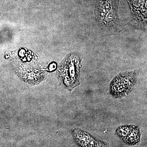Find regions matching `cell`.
<instances>
[{
	"label": "cell",
	"mask_w": 147,
	"mask_h": 147,
	"mask_svg": "<svg viewBox=\"0 0 147 147\" xmlns=\"http://www.w3.org/2000/svg\"><path fill=\"white\" fill-rule=\"evenodd\" d=\"M81 55L77 53L67 55L59 65L57 76L65 89L71 91L80 84Z\"/></svg>",
	"instance_id": "6da1fadb"
},
{
	"label": "cell",
	"mask_w": 147,
	"mask_h": 147,
	"mask_svg": "<svg viewBox=\"0 0 147 147\" xmlns=\"http://www.w3.org/2000/svg\"><path fill=\"white\" fill-rule=\"evenodd\" d=\"M139 70L121 72L112 80L110 85V94L116 98L127 95L137 84Z\"/></svg>",
	"instance_id": "7a4b0ae2"
},
{
	"label": "cell",
	"mask_w": 147,
	"mask_h": 147,
	"mask_svg": "<svg viewBox=\"0 0 147 147\" xmlns=\"http://www.w3.org/2000/svg\"><path fill=\"white\" fill-rule=\"evenodd\" d=\"M119 3V0H96L94 14L96 22L100 24L106 13Z\"/></svg>",
	"instance_id": "5b68a950"
},
{
	"label": "cell",
	"mask_w": 147,
	"mask_h": 147,
	"mask_svg": "<svg viewBox=\"0 0 147 147\" xmlns=\"http://www.w3.org/2000/svg\"><path fill=\"white\" fill-rule=\"evenodd\" d=\"M131 11V22L136 29L147 30V0H127Z\"/></svg>",
	"instance_id": "3957f363"
},
{
	"label": "cell",
	"mask_w": 147,
	"mask_h": 147,
	"mask_svg": "<svg viewBox=\"0 0 147 147\" xmlns=\"http://www.w3.org/2000/svg\"><path fill=\"white\" fill-rule=\"evenodd\" d=\"M71 134L75 143L80 147H108L104 142L94 138L86 131L75 128Z\"/></svg>",
	"instance_id": "277c9868"
},
{
	"label": "cell",
	"mask_w": 147,
	"mask_h": 147,
	"mask_svg": "<svg viewBox=\"0 0 147 147\" xmlns=\"http://www.w3.org/2000/svg\"><path fill=\"white\" fill-rule=\"evenodd\" d=\"M119 6V5H117L111 9L100 24L106 30L113 31L119 26L120 21L118 15Z\"/></svg>",
	"instance_id": "8992f818"
},
{
	"label": "cell",
	"mask_w": 147,
	"mask_h": 147,
	"mask_svg": "<svg viewBox=\"0 0 147 147\" xmlns=\"http://www.w3.org/2000/svg\"><path fill=\"white\" fill-rule=\"evenodd\" d=\"M141 137V134L139 127L137 125H131L128 133L123 141L125 144L128 146H135L140 142Z\"/></svg>",
	"instance_id": "52a82bcc"
}]
</instances>
